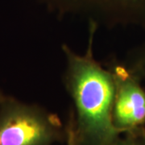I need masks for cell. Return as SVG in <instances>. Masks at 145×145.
<instances>
[{
  "mask_svg": "<svg viewBox=\"0 0 145 145\" xmlns=\"http://www.w3.org/2000/svg\"><path fill=\"white\" fill-rule=\"evenodd\" d=\"M98 27L88 24L87 47L84 53L63 44L65 57L63 82L72 100L70 111L78 145H109L119 135L111 113L114 97L113 76L93 54Z\"/></svg>",
  "mask_w": 145,
  "mask_h": 145,
  "instance_id": "1",
  "label": "cell"
},
{
  "mask_svg": "<svg viewBox=\"0 0 145 145\" xmlns=\"http://www.w3.org/2000/svg\"><path fill=\"white\" fill-rule=\"evenodd\" d=\"M65 136L66 126L40 105L10 95L0 103V145H53Z\"/></svg>",
  "mask_w": 145,
  "mask_h": 145,
  "instance_id": "2",
  "label": "cell"
},
{
  "mask_svg": "<svg viewBox=\"0 0 145 145\" xmlns=\"http://www.w3.org/2000/svg\"><path fill=\"white\" fill-rule=\"evenodd\" d=\"M58 18L75 17L106 28L145 29V0H36Z\"/></svg>",
  "mask_w": 145,
  "mask_h": 145,
  "instance_id": "3",
  "label": "cell"
},
{
  "mask_svg": "<svg viewBox=\"0 0 145 145\" xmlns=\"http://www.w3.org/2000/svg\"><path fill=\"white\" fill-rule=\"evenodd\" d=\"M106 66L114 83L112 123L119 134L145 131V86L126 62L115 57Z\"/></svg>",
  "mask_w": 145,
  "mask_h": 145,
  "instance_id": "4",
  "label": "cell"
},
{
  "mask_svg": "<svg viewBox=\"0 0 145 145\" xmlns=\"http://www.w3.org/2000/svg\"><path fill=\"white\" fill-rule=\"evenodd\" d=\"M126 63L139 77L145 86V45L131 52L128 62Z\"/></svg>",
  "mask_w": 145,
  "mask_h": 145,
  "instance_id": "5",
  "label": "cell"
},
{
  "mask_svg": "<svg viewBox=\"0 0 145 145\" xmlns=\"http://www.w3.org/2000/svg\"><path fill=\"white\" fill-rule=\"evenodd\" d=\"M109 145H145V131L135 133L121 134Z\"/></svg>",
  "mask_w": 145,
  "mask_h": 145,
  "instance_id": "6",
  "label": "cell"
},
{
  "mask_svg": "<svg viewBox=\"0 0 145 145\" xmlns=\"http://www.w3.org/2000/svg\"><path fill=\"white\" fill-rule=\"evenodd\" d=\"M65 145H78L76 139H75L74 131H73L72 116L70 114H69V118L66 124V136L65 140Z\"/></svg>",
  "mask_w": 145,
  "mask_h": 145,
  "instance_id": "7",
  "label": "cell"
},
{
  "mask_svg": "<svg viewBox=\"0 0 145 145\" xmlns=\"http://www.w3.org/2000/svg\"><path fill=\"white\" fill-rule=\"evenodd\" d=\"M7 95L5 93H3L1 89H0V103L3 102V100L4 99V98H5V96Z\"/></svg>",
  "mask_w": 145,
  "mask_h": 145,
  "instance_id": "8",
  "label": "cell"
}]
</instances>
